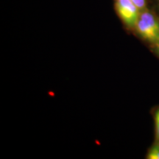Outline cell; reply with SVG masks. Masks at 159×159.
<instances>
[{
  "label": "cell",
  "mask_w": 159,
  "mask_h": 159,
  "mask_svg": "<svg viewBox=\"0 0 159 159\" xmlns=\"http://www.w3.org/2000/svg\"><path fill=\"white\" fill-rule=\"evenodd\" d=\"M131 1L134 2L139 11H142L148 8V6H147V0H131Z\"/></svg>",
  "instance_id": "277c9868"
},
{
  "label": "cell",
  "mask_w": 159,
  "mask_h": 159,
  "mask_svg": "<svg viewBox=\"0 0 159 159\" xmlns=\"http://www.w3.org/2000/svg\"><path fill=\"white\" fill-rule=\"evenodd\" d=\"M134 29L140 37L156 43L159 40V18L148 8L140 12Z\"/></svg>",
  "instance_id": "6da1fadb"
},
{
  "label": "cell",
  "mask_w": 159,
  "mask_h": 159,
  "mask_svg": "<svg viewBox=\"0 0 159 159\" xmlns=\"http://www.w3.org/2000/svg\"><path fill=\"white\" fill-rule=\"evenodd\" d=\"M117 14L129 28H134L140 14V11L131 0H114Z\"/></svg>",
  "instance_id": "7a4b0ae2"
},
{
  "label": "cell",
  "mask_w": 159,
  "mask_h": 159,
  "mask_svg": "<svg viewBox=\"0 0 159 159\" xmlns=\"http://www.w3.org/2000/svg\"><path fill=\"white\" fill-rule=\"evenodd\" d=\"M147 158L148 159H159V142L156 143L151 147L148 151Z\"/></svg>",
  "instance_id": "3957f363"
},
{
  "label": "cell",
  "mask_w": 159,
  "mask_h": 159,
  "mask_svg": "<svg viewBox=\"0 0 159 159\" xmlns=\"http://www.w3.org/2000/svg\"><path fill=\"white\" fill-rule=\"evenodd\" d=\"M155 122H156V136L159 142V109L157 110L156 114H155Z\"/></svg>",
  "instance_id": "5b68a950"
},
{
  "label": "cell",
  "mask_w": 159,
  "mask_h": 159,
  "mask_svg": "<svg viewBox=\"0 0 159 159\" xmlns=\"http://www.w3.org/2000/svg\"><path fill=\"white\" fill-rule=\"evenodd\" d=\"M154 43H155V46H156V49L157 52L159 53V40H158V41H157L156 42Z\"/></svg>",
  "instance_id": "8992f818"
},
{
  "label": "cell",
  "mask_w": 159,
  "mask_h": 159,
  "mask_svg": "<svg viewBox=\"0 0 159 159\" xmlns=\"http://www.w3.org/2000/svg\"><path fill=\"white\" fill-rule=\"evenodd\" d=\"M155 2H156L157 7H158V9H159V0H155Z\"/></svg>",
  "instance_id": "52a82bcc"
}]
</instances>
